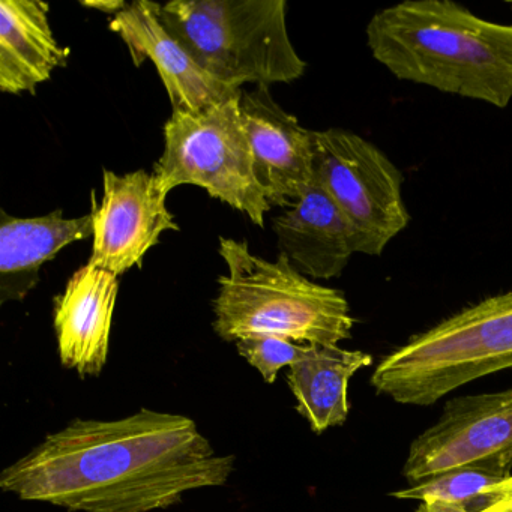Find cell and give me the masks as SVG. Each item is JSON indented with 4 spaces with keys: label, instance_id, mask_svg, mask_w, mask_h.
I'll return each instance as SVG.
<instances>
[{
    "label": "cell",
    "instance_id": "cell-21",
    "mask_svg": "<svg viewBox=\"0 0 512 512\" xmlns=\"http://www.w3.org/2000/svg\"><path fill=\"white\" fill-rule=\"evenodd\" d=\"M481 512H512V494L494 503V505L488 506L487 509Z\"/></svg>",
    "mask_w": 512,
    "mask_h": 512
},
{
    "label": "cell",
    "instance_id": "cell-19",
    "mask_svg": "<svg viewBox=\"0 0 512 512\" xmlns=\"http://www.w3.org/2000/svg\"><path fill=\"white\" fill-rule=\"evenodd\" d=\"M86 7L94 8V10L101 11L106 14H119L127 8L128 4L125 2H118V0H98V2H83Z\"/></svg>",
    "mask_w": 512,
    "mask_h": 512
},
{
    "label": "cell",
    "instance_id": "cell-9",
    "mask_svg": "<svg viewBox=\"0 0 512 512\" xmlns=\"http://www.w3.org/2000/svg\"><path fill=\"white\" fill-rule=\"evenodd\" d=\"M166 202L167 194L158 187L154 173L137 170L119 176L104 170L100 205L92 193L94 242L88 263L118 277L134 266L142 268L161 233L179 230Z\"/></svg>",
    "mask_w": 512,
    "mask_h": 512
},
{
    "label": "cell",
    "instance_id": "cell-6",
    "mask_svg": "<svg viewBox=\"0 0 512 512\" xmlns=\"http://www.w3.org/2000/svg\"><path fill=\"white\" fill-rule=\"evenodd\" d=\"M239 95L205 112H173L164 125L166 146L154 176L167 196L179 185H197L263 227L271 205L254 172Z\"/></svg>",
    "mask_w": 512,
    "mask_h": 512
},
{
    "label": "cell",
    "instance_id": "cell-5",
    "mask_svg": "<svg viewBox=\"0 0 512 512\" xmlns=\"http://www.w3.org/2000/svg\"><path fill=\"white\" fill-rule=\"evenodd\" d=\"M512 368V290L464 308L385 356L371 376L377 394L431 406L472 380Z\"/></svg>",
    "mask_w": 512,
    "mask_h": 512
},
{
    "label": "cell",
    "instance_id": "cell-1",
    "mask_svg": "<svg viewBox=\"0 0 512 512\" xmlns=\"http://www.w3.org/2000/svg\"><path fill=\"white\" fill-rule=\"evenodd\" d=\"M235 469L185 415L76 418L0 473V490L73 512H152L223 487Z\"/></svg>",
    "mask_w": 512,
    "mask_h": 512
},
{
    "label": "cell",
    "instance_id": "cell-11",
    "mask_svg": "<svg viewBox=\"0 0 512 512\" xmlns=\"http://www.w3.org/2000/svg\"><path fill=\"white\" fill-rule=\"evenodd\" d=\"M110 29L127 44L134 64L152 61L166 86L173 112L200 113L236 97L209 76L158 20L154 2L140 0L113 17Z\"/></svg>",
    "mask_w": 512,
    "mask_h": 512
},
{
    "label": "cell",
    "instance_id": "cell-8",
    "mask_svg": "<svg viewBox=\"0 0 512 512\" xmlns=\"http://www.w3.org/2000/svg\"><path fill=\"white\" fill-rule=\"evenodd\" d=\"M457 469L511 475L512 389L449 400L439 421L413 440L403 475L418 484Z\"/></svg>",
    "mask_w": 512,
    "mask_h": 512
},
{
    "label": "cell",
    "instance_id": "cell-17",
    "mask_svg": "<svg viewBox=\"0 0 512 512\" xmlns=\"http://www.w3.org/2000/svg\"><path fill=\"white\" fill-rule=\"evenodd\" d=\"M512 494V475H496L476 469H457L395 491V499L422 503H446L469 512H481Z\"/></svg>",
    "mask_w": 512,
    "mask_h": 512
},
{
    "label": "cell",
    "instance_id": "cell-7",
    "mask_svg": "<svg viewBox=\"0 0 512 512\" xmlns=\"http://www.w3.org/2000/svg\"><path fill=\"white\" fill-rule=\"evenodd\" d=\"M314 181L329 194L355 236L356 253L380 256L406 229L403 175L373 143L346 130L313 131Z\"/></svg>",
    "mask_w": 512,
    "mask_h": 512
},
{
    "label": "cell",
    "instance_id": "cell-16",
    "mask_svg": "<svg viewBox=\"0 0 512 512\" xmlns=\"http://www.w3.org/2000/svg\"><path fill=\"white\" fill-rule=\"evenodd\" d=\"M371 364V355L361 350L307 344L304 355L290 365L286 379L298 403L296 410L314 433L346 422L350 379Z\"/></svg>",
    "mask_w": 512,
    "mask_h": 512
},
{
    "label": "cell",
    "instance_id": "cell-20",
    "mask_svg": "<svg viewBox=\"0 0 512 512\" xmlns=\"http://www.w3.org/2000/svg\"><path fill=\"white\" fill-rule=\"evenodd\" d=\"M416 512H469L461 506L446 505V503H422Z\"/></svg>",
    "mask_w": 512,
    "mask_h": 512
},
{
    "label": "cell",
    "instance_id": "cell-14",
    "mask_svg": "<svg viewBox=\"0 0 512 512\" xmlns=\"http://www.w3.org/2000/svg\"><path fill=\"white\" fill-rule=\"evenodd\" d=\"M50 5L41 0L0 2V91L34 95L38 86L65 67L70 50L62 47L49 20Z\"/></svg>",
    "mask_w": 512,
    "mask_h": 512
},
{
    "label": "cell",
    "instance_id": "cell-10",
    "mask_svg": "<svg viewBox=\"0 0 512 512\" xmlns=\"http://www.w3.org/2000/svg\"><path fill=\"white\" fill-rule=\"evenodd\" d=\"M239 110L266 200L271 206L290 208L314 182L313 131L284 112L268 88L241 91Z\"/></svg>",
    "mask_w": 512,
    "mask_h": 512
},
{
    "label": "cell",
    "instance_id": "cell-4",
    "mask_svg": "<svg viewBox=\"0 0 512 512\" xmlns=\"http://www.w3.org/2000/svg\"><path fill=\"white\" fill-rule=\"evenodd\" d=\"M284 0H175L155 4L158 20L218 82L233 91L304 76L286 25Z\"/></svg>",
    "mask_w": 512,
    "mask_h": 512
},
{
    "label": "cell",
    "instance_id": "cell-2",
    "mask_svg": "<svg viewBox=\"0 0 512 512\" xmlns=\"http://www.w3.org/2000/svg\"><path fill=\"white\" fill-rule=\"evenodd\" d=\"M371 55L403 82L505 109L512 101V26L451 0H406L367 25Z\"/></svg>",
    "mask_w": 512,
    "mask_h": 512
},
{
    "label": "cell",
    "instance_id": "cell-18",
    "mask_svg": "<svg viewBox=\"0 0 512 512\" xmlns=\"http://www.w3.org/2000/svg\"><path fill=\"white\" fill-rule=\"evenodd\" d=\"M239 355L253 365L266 383H274L281 368L290 367L304 355L307 344L275 335H253L236 341Z\"/></svg>",
    "mask_w": 512,
    "mask_h": 512
},
{
    "label": "cell",
    "instance_id": "cell-12",
    "mask_svg": "<svg viewBox=\"0 0 512 512\" xmlns=\"http://www.w3.org/2000/svg\"><path fill=\"white\" fill-rule=\"evenodd\" d=\"M119 277L82 266L55 299V331L62 365L80 377L100 376L109 358Z\"/></svg>",
    "mask_w": 512,
    "mask_h": 512
},
{
    "label": "cell",
    "instance_id": "cell-15",
    "mask_svg": "<svg viewBox=\"0 0 512 512\" xmlns=\"http://www.w3.org/2000/svg\"><path fill=\"white\" fill-rule=\"evenodd\" d=\"M0 218V301H22L37 286L41 266L67 245L94 236L92 215L64 218L61 209L37 218Z\"/></svg>",
    "mask_w": 512,
    "mask_h": 512
},
{
    "label": "cell",
    "instance_id": "cell-3",
    "mask_svg": "<svg viewBox=\"0 0 512 512\" xmlns=\"http://www.w3.org/2000/svg\"><path fill=\"white\" fill-rule=\"evenodd\" d=\"M227 274L218 278L214 329L236 343L253 335H275L298 344L338 346L352 337L349 302L340 290L320 286L293 268L251 253L247 241L220 238Z\"/></svg>",
    "mask_w": 512,
    "mask_h": 512
},
{
    "label": "cell",
    "instance_id": "cell-13",
    "mask_svg": "<svg viewBox=\"0 0 512 512\" xmlns=\"http://www.w3.org/2000/svg\"><path fill=\"white\" fill-rule=\"evenodd\" d=\"M281 256L314 280L340 277L356 253L355 236L334 200L316 181L272 221Z\"/></svg>",
    "mask_w": 512,
    "mask_h": 512
}]
</instances>
